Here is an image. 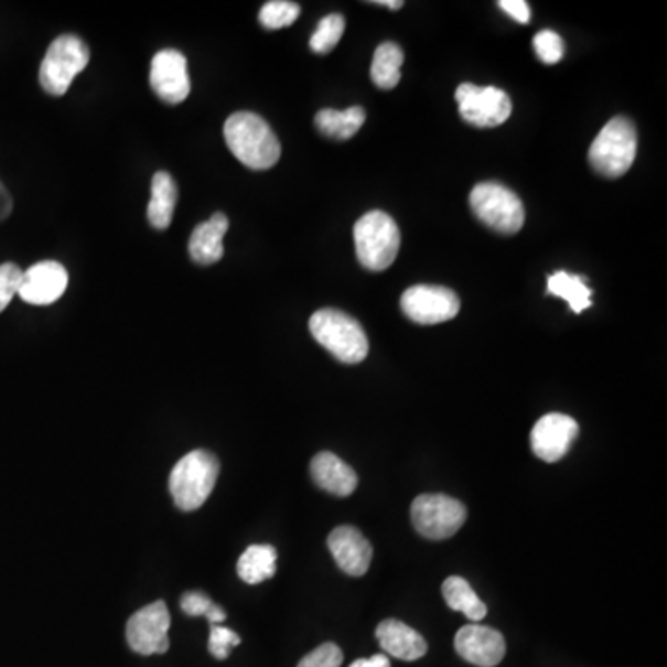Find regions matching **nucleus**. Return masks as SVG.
I'll list each match as a JSON object with an SVG mask.
<instances>
[{
	"label": "nucleus",
	"mask_w": 667,
	"mask_h": 667,
	"mask_svg": "<svg viewBox=\"0 0 667 667\" xmlns=\"http://www.w3.org/2000/svg\"><path fill=\"white\" fill-rule=\"evenodd\" d=\"M23 269L12 261L0 266V312H4L13 297L18 295L23 282Z\"/></svg>",
	"instance_id": "31"
},
{
	"label": "nucleus",
	"mask_w": 667,
	"mask_h": 667,
	"mask_svg": "<svg viewBox=\"0 0 667 667\" xmlns=\"http://www.w3.org/2000/svg\"><path fill=\"white\" fill-rule=\"evenodd\" d=\"M241 644L238 634L220 625H209L208 650L217 660H227L230 650Z\"/></svg>",
	"instance_id": "30"
},
{
	"label": "nucleus",
	"mask_w": 667,
	"mask_h": 667,
	"mask_svg": "<svg viewBox=\"0 0 667 667\" xmlns=\"http://www.w3.org/2000/svg\"><path fill=\"white\" fill-rule=\"evenodd\" d=\"M465 519V506L449 495H419L412 503L413 527L427 540H448L464 527Z\"/></svg>",
	"instance_id": "8"
},
{
	"label": "nucleus",
	"mask_w": 667,
	"mask_h": 667,
	"mask_svg": "<svg viewBox=\"0 0 667 667\" xmlns=\"http://www.w3.org/2000/svg\"><path fill=\"white\" fill-rule=\"evenodd\" d=\"M176 201H179V190H176L173 176L168 171H158L152 176L151 203L147 208V217L152 227L157 230H165L171 227Z\"/></svg>",
	"instance_id": "20"
},
{
	"label": "nucleus",
	"mask_w": 667,
	"mask_h": 667,
	"mask_svg": "<svg viewBox=\"0 0 667 667\" xmlns=\"http://www.w3.org/2000/svg\"><path fill=\"white\" fill-rule=\"evenodd\" d=\"M310 473L321 490L336 497H348L358 486V475L354 473L353 467L329 451L315 454L310 464Z\"/></svg>",
	"instance_id": "18"
},
{
	"label": "nucleus",
	"mask_w": 667,
	"mask_h": 667,
	"mask_svg": "<svg viewBox=\"0 0 667 667\" xmlns=\"http://www.w3.org/2000/svg\"><path fill=\"white\" fill-rule=\"evenodd\" d=\"M377 639L386 655L405 661L419 660L429 649L423 636L399 620L383 621L377 627Z\"/></svg>",
	"instance_id": "17"
},
{
	"label": "nucleus",
	"mask_w": 667,
	"mask_h": 667,
	"mask_svg": "<svg viewBox=\"0 0 667 667\" xmlns=\"http://www.w3.org/2000/svg\"><path fill=\"white\" fill-rule=\"evenodd\" d=\"M460 116L476 128L499 127L510 117L512 100L494 86H475L465 82L456 89Z\"/></svg>",
	"instance_id": "9"
},
{
	"label": "nucleus",
	"mask_w": 667,
	"mask_h": 667,
	"mask_svg": "<svg viewBox=\"0 0 667 667\" xmlns=\"http://www.w3.org/2000/svg\"><path fill=\"white\" fill-rule=\"evenodd\" d=\"M405 53L397 43L386 41L375 51L372 65V78L380 89H394L400 82V67Z\"/></svg>",
	"instance_id": "25"
},
{
	"label": "nucleus",
	"mask_w": 667,
	"mask_h": 667,
	"mask_svg": "<svg viewBox=\"0 0 667 667\" xmlns=\"http://www.w3.org/2000/svg\"><path fill=\"white\" fill-rule=\"evenodd\" d=\"M227 147L245 168L266 171L280 160V141L263 117L252 111H236L223 128Z\"/></svg>",
	"instance_id": "1"
},
{
	"label": "nucleus",
	"mask_w": 667,
	"mask_h": 667,
	"mask_svg": "<svg viewBox=\"0 0 667 667\" xmlns=\"http://www.w3.org/2000/svg\"><path fill=\"white\" fill-rule=\"evenodd\" d=\"M228 225L230 223H228L227 215L217 212L208 220H204L195 227L192 238H190V247H187L195 263L212 266L223 258L225 255L223 238L227 234Z\"/></svg>",
	"instance_id": "19"
},
{
	"label": "nucleus",
	"mask_w": 667,
	"mask_h": 667,
	"mask_svg": "<svg viewBox=\"0 0 667 667\" xmlns=\"http://www.w3.org/2000/svg\"><path fill=\"white\" fill-rule=\"evenodd\" d=\"M152 92L168 105H181L190 97L192 80L187 73V60L181 51L163 49L151 62Z\"/></svg>",
	"instance_id": "12"
},
{
	"label": "nucleus",
	"mask_w": 667,
	"mask_h": 667,
	"mask_svg": "<svg viewBox=\"0 0 667 667\" xmlns=\"http://www.w3.org/2000/svg\"><path fill=\"white\" fill-rule=\"evenodd\" d=\"M89 47L78 35H58L41 62L40 84L49 95L62 97L89 64Z\"/></svg>",
	"instance_id": "6"
},
{
	"label": "nucleus",
	"mask_w": 667,
	"mask_h": 667,
	"mask_svg": "<svg viewBox=\"0 0 667 667\" xmlns=\"http://www.w3.org/2000/svg\"><path fill=\"white\" fill-rule=\"evenodd\" d=\"M636 151L638 133L633 121L627 117H614L593 141L588 160L599 174L620 179L633 165Z\"/></svg>",
	"instance_id": "5"
},
{
	"label": "nucleus",
	"mask_w": 667,
	"mask_h": 667,
	"mask_svg": "<svg viewBox=\"0 0 667 667\" xmlns=\"http://www.w3.org/2000/svg\"><path fill=\"white\" fill-rule=\"evenodd\" d=\"M275 573H277V549L273 546H250L239 557V579L247 584L269 581L273 579Z\"/></svg>",
	"instance_id": "22"
},
{
	"label": "nucleus",
	"mask_w": 667,
	"mask_h": 667,
	"mask_svg": "<svg viewBox=\"0 0 667 667\" xmlns=\"http://www.w3.org/2000/svg\"><path fill=\"white\" fill-rule=\"evenodd\" d=\"M454 649L473 666L495 667L505 658L506 642L499 631L473 623L456 633Z\"/></svg>",
	"instance_id": "15"
},
{
	"label": "nucleus",
	"mask_w": 667,
	"mask_h": 667,
	"mask_svg": "<svg viewBox=\"0 0 667 667\" xmlns=\"http://www.w3.org/2000/svg\"><path fill=\"white\" fill-rule=\"evenodd\" d=\"M579 435V423L566 413H547L538 419L530 432V448L544 462L555 464L569 453Z\"/></svg>",
	"instance_id": "13"
},
{
	"label": "nucleus",
	"mask_w": 667,
	"mask_h": 667,
	"mask_svg": "<svg viewBox=\"0 0 667 667\" xmlns=\"http://www.w3.org/2000/svg\"><path fill=\"white\" fill-rule=\"evenodd\" d=\"M441 593H443V599L449 604V609L454 610V612H462L467 620L476 623L482 617H486V604L482 603L481 598L470 587V582L462 579V577H449L448 581L443 582V587H441Z\"/></svg>",
	"instance_id": "23"
},
{
	"label": "nucleus",
	"mask_w": 667,
	"mask_h": 667,
	"mask_svg": "<svg viewBox=\"0 0 667 667\" xmlns=\"http://www.w3.org/2000/svg\"><path fill=\"white\" fill-rule=\"evenodd\" d=\"M12 195L8 193V190L7 187H4V184L0 182V220L8 219V217H10V214H12Z\"/></svg>",
	"instance_id": "35"
},
{
	"label": "nucleus",
	"mask_w": 667,
	"mask_h": 667,
	"mask_svg": "<svg viewBox=\"0 0 667 667\" xmlns=\"http://www.w3.org/2000/svg\"><path fill=\"white\" fill-rule=\"evenodd\" d=\"M69 284V275L62 263L54 260L40 261L26 269L18 295L34 306H47L64 295Z\"/></svg>",
	"instance_id": "14"
},
{
	"label": "nucleus",
	"mask_w": 667,
	"mask_h": 667,
	"mask_svg": "<svg viewBox=\"0 0 667 667\" xmlns=\"http://www.w3.org/2000/svg\"><path fill=\"white\" fill-rule=\"evenodd\" d=\"M181 609L184 610V614L190 617H198L204 615L209 621V625H220L223 621L227 620V612L217 606V604L204 595L203 592H187L182 595Z\"/></svg>",
	"instance_id": "28"
},
{
	"label": "nucleus",
	"mask_w": 667,
	"mask_h": 667,
	"mask_svg": "<svg viewBox=\"0 0 667 667\" xmlns=\"http://www.w3.org/2000/svg\"><path fill=\"white\" fill-rule=\"evenodd\" d=\"M219 460L204 449H197L179 460L169 476V492L182 512H193L206 503L219 476Z\"/></svg>",
	"instance_id": "3"
},
{
	"label": "nucleus",
	"mask_w": 667,
	"mask_h": 667,
	"mask_svg": "<svg viewBox=\"0 0 667 667\" xmlns=\"http://www.w3.org/2000/svg\"><path fill=\"white\" fill-rule=\"evenodd\" d=\"M364 122H366V110L362 106H353L343 111L325 108L318 111L315 116V127L331 140H351L364 127Z\"/></svg>",
	"instance_id": "21"
},
{
	"label": "nucleus",
	"mask_w": 667,
	"mask_h": 667,
	"mask_svg": "<svg viewBox=\"0 0 667 667\" xmlns=\"http://www.w3.org/2000/svg\"><path fill=\"white\" fill-rule=\"evenodd\" d=\"M534 49L544 64L555 65L563 58L562 37L552 30H541L540 34H536Z\"/></svg>",
	"instance_id": "29"
},
{
	"label": "nucleus",
	"mask_w": 667,
	"mask_h": 667,
	"mask_svg": "<svg viewBox=\"0 0 667 667\" xmlns=\"http://www.w3.org/2000/svg\"><path fill=\"white\" fill-rule=\"evenodd\" d=\"M301 15V7L290 0H271L260 10V24L267 30H280L291 26Z\"/></svg>",
	"instance_id": "27"
},
{
	"label": "nucleus",
	"mask_w": 667,
	"mask_h": 667,
	"mask_svg": "<svg viewBox=\"0 0 667 667\" xmlns=\"http://www.w3.org/2000/svg\"><path fill=\"white\" fill-rule=\"evenodd\" d=\"M171 614L163 601L147 604L138 610L127 623V642L138 655H163L169 650Z\"/></svg>",
	"instance_id": "11"
},
{
	"label": "nucleus",
	"mask_w": 667,
	"mask_h": 667,
	"mask_svg": "<svg viewBox=\"0 0 667 667\" xmlns=\"http://www.w3.org/2000/svg\"><path fill=\"white\" fill-rule=\"evenodd\" d=\"M400 308L418 325H438L459 315L460 299L443 286H412L400 297Z\"/></svg>",
	"instance_id": "10"
},
{
	"label": "nucleus",
	"mask_w": 667,
	"mask_h": 667,
	"mask_svg": "<svg viewBox=\"0 0 667 667\" xmlns=\"http://www.w3.org/2000/svg\"><path fill=\"white\" fill-rule=\"evenodd\" d=\"M499 8L517 23L527 24L530 21V8L525 0H499Z\"/></svg>",
	"instance_id": "33"
},
{
	"label": "nucleus",
	"mask_w": 667,
	"mask_h": 667,
	"mask_svg": "<svg viewBox=\"0 0 667 667\" xmlns=\"http://www.w3.org/2000/svg\"><path fill=\"white\" fill-rule=\"evenodd\" d=\"M470 204L476 217L495 233L510 236L519 233L525 223L521 198L497 182L476 184L471 192Z\"/></svg>",
	"instance_id": "7"
},
{
	"label": "nucleus",
	"mask_w": 667,
	"mask_h": 667,
	"mask_svg": "<svg viewBox=\"0 0 667 667\" xmlns=\"http://www.w3.org/2000/svg\"><path fill=\"white\" fill-rule=\"evenodd\" d=\"M343 653L336 644H323L308 653L297 667H342Z\"/></svg>",
	"instance_id": "32"
},
{
	"label": "nucleus",
	"mask_w": 667,
	"mask_h": 667,
	"mask_svg": "<svg viewBox=\"0 0 667 667\" xmlns=\"http://www.w3.org/2000/svg\"><path fill=\"white\" fill-rule=\"evenodd\" d=\"M345 32V18L342 13H331L321 19L314 35L310 37V49L318 54L331 53Z\"/></svg>",
	"instance_id": "26"
},
{
	"label": "nucleus",
	"mask_w": 667,
	"mask_h": 667,
	"mask_svg": "<svg viewBox=\"0 0 667 667\" xmlns=\"http://www.w3.org/2000/svg\"><path fill=\"white\" fill-rule=\"evenodd\" d=\"M310 332L315 342L342 364H361L369 353L366 331L361 323L336 308H323L310 318Z\"/></svg>",
	"instance_id": "2"
},
{
	"label": "nucleus",
	"mask_w": 667,
	"mask_h": 667,
	"mask_svg": "<svg viewBox=\"0 0 667 667\" xmlns=\"http://www.w3.org/2000/svg\"><path fill=\"white\" fill-rule=\"evenodd\" d=\"M354 245L362 266L375 273L386 271L399 255V227L391 215L375 209L354 225Z\"/></svg>",
	"instance_id": "4"
},
{
	"label": "nucleus",
	"mask_w": 667,
	"mask_h": 667,
	"mask_svg": "<svg viewBox=\"0 0 667 667\" xmlns=\"http://www.w3.org/2000/svg\"><path fill=\"white\" fill-rule=\"evenodd\" d=\"M348 667H391L388 655H375L372 658H358Z\"/></svg>",
	"instance_id": "34"
},
{
	"label": "nucleus",
	"mask_w": 667,
	"mask_h": 667,
	"mask_svg": "<svg viewBox=\"0 0 667 667\" xmlns=\"http://www.w3.org/2000/svg\"><path fill=\"white\" fill-rule=\"evenodd\" d=\"M373 4H378V7H388L389 10H399V8L405 7V2H402V0H377V2H373Z\"/></svg>",
	"instance_id": "36"
},
{
	"label": "nucleus",
	"mask_w": 667,
	"mask_h": 667,
	"mask_svg": "<svg viewBox=\"0 0 667 667\" xmlns=\"http://www.w3.org/2000/svg\"><path fill=\"white\" fill-rule=\"evenodd\" d=\"M547 293L568 301L569 308L573 310L574 314H581L592 306V301H590L592 290L579 275H569L566 271L551 275L547 280Z\"/></svg>",
	"instance_id": "24"
},
{
	"label": "nucleus",
	"mask_w": 667,
	"mask_h": 667,
	"mask_svg": "<svg viewBox=\"0 0 667 667\" xmlns=\"http://www.w3.org/2000/svg\"><path fill=\"white\" fill-rule=\"evenodd\" d=\"M329 549L337 568L351 577H362L372 566L373 547L366 536L356 527L342 525L329 536Z\"/></svg>",
	"instance_id": "16"
}]
</instances>
